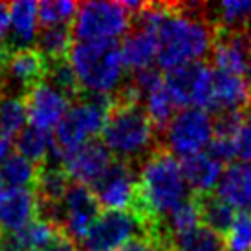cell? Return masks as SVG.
<instances>
[{"instance_id": "obj_1", "label": "cell", "mask_w": 251, "mask_h": 251, "mask_svg": "<svg viewBox=\"0 0 251 251\" xmlns=\"http://www.w3.org/2000/svg\"><path fill=\"white\" fill-rule=\"evenodd\" d=\"M203 4H167V11L156 28L158 61L165 72L202 63L211 53L216 29L205 15Z\"/></svg>"}, {"instance_id": "obj_2", "label": "cell", "mask_w": 251, "mask_h": 251, "mask_svg": "<svg viewBox=\"0 0 251 251\" xmlns=\"http://www.w3.org/2000/svg\"><path fill=\"white\" fill-rule=\"evenodd\" d=\"M185 200L189 187L180 161L165 149L147 156L138 173V200L132 209L145 226V233Z\"/></svg>"}, {"instance_id": "obj_3", "label": "cell", "mask_w": 251, "mask_h": 251, "mask_svg": "<svg viewBox=\"0 0 251 251\" xmlns=\"http://www.w3.org/2000/svg\"><path fill=\"white\" fill-rule=\"evenodd\" d=\"M79 88L88 96L110 98L125 84V64L118 42H74L66 57Z\"/></svg>"}, {"instance_id": "obj_4", "label": "cell", "mask_w": 251, "mask_h": 251, "mask_svg": "<svg viewBox=\"0 0 251 251\" xmlns=\"http://www.w3.org/2000/svg\"><path fill=\"white\" fill-rule=\"evenodd\" d=\"M101 136L106 151L128 163L145 160L156 147V128L140 105L114 103Z\"/></svg>"}, {"instance_id": "obj_5", "label": "cell", "mask_w": 251, "mask_h": 251, "mask_svg": "<svg viewBox=\"0 0 251 251\" xmlns=\"http://www.w3.org/2000/svg\"><path fill=\"white\" fill-rule=\"evenodd\" d=\"M112 106V99L103 96H88L70 105L53 136L57 158L72 152L77 147L96 141L99 134H103Z\"/></svg>"}, {"instance_id": "obj_6", "label": "cell", "mask_w": 251, "mask_h": 251, "mask_svg": "<svg viewBox=\"0 0 251 251\" xmlns=\"http://www.w3.org/2000/svg\"><path fill=\"white\" fill-rule=\"evenodd\" d=\"M132 15L121 2L92 0L79 6L72 33L84 42H118L130 29Z\"/></svg>"}, {"instance_id": "obj_7", "label": "cell", "mask_w": 251, "mask_h": 251, "mask_svg": "<svg viewBox=\"0 0 251 251\" xmlns=\"http://www.w3.org/2000/svg\"><path fill=\"white\" fill-rule=\"evenodd\" d=\"M215 138V119L203 108H181L171 119L163 130L165 151L173 154L176 160L191 158L200 152L209 151Z\"/></svg>"}, {"instance_id": "obj_8", "label": "cell", "mask_w": 251, "mask_h": 251, "mask_svg": "<svg viewBox=\"0 0 251 251\" xmlns=\"http://www.w3.org/2000/svg\"><path fill=\"white\" fill-rule=\"evenodd\" d=\"M141 235H145V226L134 211H105L81 244L83 251H119Z\"/></svg>"}, {"instance_id": "obj_9", "label": "cell", "mask_w": 251, "mask_h": 251, "mask_svg": "<svg viewBox=\"0 0 251 251\" xmlns=\"http://www.w3.org/2000/svg\"><path fill=\"white\" fill-rule=\"evenodd\" d=\"M213 74L215 70L203 63L185 64L175 70H169L165 79L171 98L176 106L181 108H203L209 112L211 94H213Z\"/></svg>"}, {"instance_id": "obj_10", "label": "cell", "mask_w": 251, "mask_h": 251, "mask_svg": "<svg viewBox=\"0 0 251 251\" xmlns=\"http://www.w3.org/2000/svg\"><path fill=\"white\" fill-rule=\"evenodd\" d=\"M99 215H101V205L94 191L86 185L74 183L59 205L57 226L61 224L64 235L75 242V240H83L88 235V231L92 229Z\"/></svg>"}, {"instance_id": "obj_11", "label": "cell", "mask_w": 251, "mask_h": 251, "mask_svg": "<svg viewBox=\"0 0 251 251\" xmlns=\"http://www.w3.org/2000/svg\"><path fill=\"white\" fill-rule=\"evenodd\" d=\"M101 207L106 211H130L138 200V175L132 163L112 161L110 167L92 187Z\"/></svg>"}, {"instance_id": "obj_12", "label": "cell", "mask_w": 251, "mask_h": 251, "mask_svg": "<svg viewBox=\"0 0 251 251\" xmlns=\"http://www.w3.org/2000/svg\"><path fill=\"white\" fill-rule=\"evenodd\" d=\"M130 83L140 94V103H143L141 108L147 114V118L151 119L156 132L158 130L163 132L171 123V119L175 118L176 108H178L165 86V79L156 68H149V70L134 74V79Z\"/></svg>"}, {"instance_id": "obj_13", "label": "cell", "mask_w": 251, "mask_h": 251, "mask_svg": "<svg viewBox=\"0 0 251 251\" xmlns=\"http://www.w3.org/2000/svg\"><path fill=\"white\" fill-rule=\"evenodd\" d=\"M24 103L29 126L51 132L64 119L72 99L44 79L24 96Z\"/></svg>"}, {"instance_id": "obj_14", "label": "cell", "mask_w": 251, "mask_h": 251, "mask_svg": "<svg viewBox=\"0 0 251 251\" xmlns=\"http://www.w3.org/2000/svg\"><path fill=\"white\" fill-rule=\"evenodd\" d=\"M48 61L37 51V48H22L4 51V83L9 86L7 94L13 90L24 96L33 86L46 79Z\"/></svg>"}, {"instance_id": "obj_15", "label": "cell", "mask_w": 251, "mask_h": 251, "mask_svg": "<svg viewBox=\"0 0 251 251\" xmlns=\"http://www.w3.org/2000/svg\"><path fill=\"white\" fill-rule=\"evenodd\" d=\"M63 169L68 178L75 180L79 185L94 187L99 178L105 175L112 163V154L99 141H90L83 147H77L72 152L61 156Z\"/></svg>"}, {"instance_id": "obj_16", "label": "cell", "mask_w": 251, "mask_h": 251, "mask_svg": "<svg viewBox=\"0 0 251 251\" xmlns=\"http://www.w3.org/2000/svg\"><path fill=\"white\" fill-rule=\"evenodd\" d=\"M215 70L240 77H251V41L246 31L216 29L211 50Z\"/></svg>"}, {"instance_id": "obj_17", "label": "cell", "mask_w": 251, "mask_h": 251, "mask_svg": "<svg viewBox=\"0 0 251 251\" xmlns=\"http://www.w3.org/2000/svg\"><path fill=\"white\" fill-rule=\"evenodd\" d=\"M39 218V202L31 189H11L0 200V235L24 229Z\"/></svg>"}, {"instance_id": "obj_18", "label": "cell", "mask_w": 251, "mask_h": 251, "mask_svg": "<svg viewBox=\"0 0 251 251\" xmlns=\"http://www.w3.org/2000/svg\"><path fill=\"white\" fill-rule=\"evenodd\" d=\"M39 2L19 0L9 4V29L4 51L31 48L39 35Z\"/></svg>"}, {"instance_id": "obj_19", "label": "cell", "mask_w": 251, "mask_h": 251, "mask_svg": "<svg viewBox=\"0 0 251 251\" xmlns=\"http://www.w3.org/2000/svg\"><path fill=\"white\" fill-rule=\"evenodd\" d=\"M215 70V68H213ZM251 99L250 79L215 70L209 112H244Z\"/></svg>"}, {"instance_id": "obj_20", "label": "cell", "mask_w": 251, "mask_h": 251, "mask_svg": "<svg viewBox=\"0 0 251 251\" xmlns=\"http://www.w3.org/2000/svg\"><path fill=\"white\" fill-rule=\"evenodd\" d=\"M216 196L237 213H251V165L233 163L224 171Z\"/></svg>"}, {"instance_id": "obj_21", "label": "cell", "mask_w": 251, "mask_h": 251, "mask_svg": "<svg viewBox=\"0 0 251 251\" xmlns=\"http://www.w3.org/2000/svg\"><path fill=\"white\" fill-rule=\"evenodd\" d=\"M181 173L187 187L198 196H207L215 191L224 175V163L209 151L181 160Z\"/></svg>"}, {"instance_id": "obj_22", "label": "cell", "mask_w": 251, "mask_h": 251, "mask_svg": "<svg viewBox=\"0 0 251 251\" xmlns=\"http://www.w3.org/2000/svg\"><path fill=\"white\" fill-rule=\"evenodd\" d=\"M119 51L125 68L134 74L149 70L154 68V63L158 61V39L152 31L136 28L123 37Z\"/></svg>"}, {"instance_id": "obj_23", "label": "cell", "mask_w": 251, "mask_h": 251, "mask_svg": "<svg viewBox=\"0 0 251 251\" xmlns=\"http://www.w3.org/2000/svg\"><path fill=\"white\" fill-rule=\"evenodd\" d=\"M17 154L22 158L37 163H48L50 158L55 156V140L51 132L35 128V126H26L19 136H17Z\"/></svg>"}, {"instance_id": "obj_24", "label": "cell", "mask_w": 251, "mask_h": 251, "mask_svg": "<svg viewBox=\"0 0 251 251\" xmlns=\"http://www.w3.org/2000/svg\"><path fill=\"white\" fill-rule=\"evenodd\" d=\"M205 9H209V15H207L209 22L218 29L240 31V28H246L251 15V2L226 0V2H216L211 6H205Z\"/></svg>"}, {"instance_id": "obj_25", "label": "cell", "mask_w": 251, "mask_h": 251, "mask_svg": "<svg viewBox=\"0 0 251 251\" xmlns=\"http://www.w3.org/2000/svg\"><path fill=\"white\" fill-rule=\"evenodd\" d=\"M37 51L41 53L48 63L63 61L68 57L74 46V33L68 26H50L39 29L37 35Z\"/></svg>"}, {"instance_id": "obj_26", "label": "cell", "mask_w": 251, "mask_h": 251, "mask_svg": "<svg viewBox=\"0 0 251 251\" xmlns=\"http://www.w3.org/2000/svg\"><path fill=\"white\" fill-rule=\"evenodd\" d=\"M171 251H227L226 238L216 231L198 226L171 240Z\"/></svg>"}, {"instance_id": "obj_27", "label": "cell", "mask_w": 251, "mask_h": 251, "mask_svg": "<svg viewBox=\"0 0 251 251\" xmlns=\"http://www.w3.org/2000/svg\"><path fill=\"white\" fill-rule=\"evenodd\" d=\"M28 112L24 98L17 94H2L0 96V136L17 138L26 128Z\"/></svg>"}, {"instance_id": "obj_28", "label": "cell", "mask_w": 251, "mask_h": 251, "mask_svg": "<svg viewBox=\"0 0 251 251\" xmlns=\"http://www.w3.org/2000/svg\"><path fill=\"white\" fill-rule=\"evenodd\" d=\"M198 209H200V220L203 222L205 227L226 235L231 224L237 216V211H233L226 202H222L218 196H198Z\"/></svg>"}, {"instance_id": "obj_29", "label": "cell", "mask_w": 251, "mask_h": 251, "mask_svg": "<svg viewBox=\"0 0 251 251\" xmlns=\"http://www.w3.org/2000/svg\"><path fill=\"white\" fill-rule=\"evenodd\" d=\"M200 209H198V202L195 200H185V202L181 203L180 207H176L173 213H169L165 216V220L163 224H158L160 226V231L163 233V237L167 238H175L178 235H183V233H187V231L195 229L200 226ZM171 246V242H169Z\"/></svg>"}, {"instance_id": "obj_30", "label": "cell", "mask_w": 251, "mask_h": 251, "mask_svg": "<svg viewBox=\"0 0 251 251\" xmlns=\"http://www.w3.org/2000/svg\"><path fill=\"white\" fill-rule=\"evenodd\" d=\"M37 165L21 154H13L4 163H0V180L4 181L7 191L11 189H29L35 183Z\"/></svg>"}, {"instance_id": "obj_31", "label": "cell", "mask_w": 251, "mask_h": 251, "mask_svg": "<svg viewBox=\"0 0 251 251\" xmlns=\"http://www.w3.org/2000/svg\"><path fill=\"white\" fill-rule=\"evenodd\" d=\"M79 4L72 0H44L39 2V22L42 28L68 26L74 22Z\"/></svg>"}, {"instance_id": "obj_32", "label": "cell", "mask_w": 251, "mask_h": 251, "mask_svg": "<svg viewBox=\"0 0 251 251\" xmlns=\"http://www.w3.org/2000/svg\"><path fill=\"white\" fill-rule=\"evenodd\" d=\"M46 81L50 84H53L55 88L66 94L70 99H74L79 94V83H77V77L72 70V66L68 64L66 59L63 61H53L48 63V72H46Z\"/></svg>"}, {"instance_id": "obj_33", "label": "cell", "mask_w": 251, "mask_h": 251, "mask_svg": "<svg viewBox=\"0 0 251 251\" xmlns=\"http://www.w3.org/2000/svg\"><path fill=\"white\" fill-rule=\"evenodd\" d=\"M224 238L227 251H251V213H237Z\"/></svg>"}, {"instance_id": "obj_34", "label": "cell", "mask_w": 251, "mask_h": 251, "mask_svg": "<svg viewBox=\"0 0 251 251\" xmlns=\"http://www.w3.org/2000/svg\"><path fill=\"white\" fill-rule=\"evenodd\" d=\"M227 140L231 141V147H233V158L238 160V163L251 165V114L244 112L240 125Z\"/></svg>"}, {"instance_id": "obj_35", "label": "cell", "mask_w": 251, "mask_h": 251, "mask_svg": "<svg viewBox=\"0 0 251 251\" xmlns=\"http://www.w3.org/2000/svg\"><path fill=\"white\" fill-rule=\"evenodd\" d=\"M119 251H171L169 248H165L163 244L152 240L147 235H141V237H136L134 240H130L128 244H125Z\"/></svg>"}, {"instance_id": "obj_36", "label": "cell", "mask_w": 251, "mask_h": 251, "mask_svg": "<svg viewBox=\"0 0 251 251\" xmlns=\"http://www.w3.org/2000/svg\"><path fill=\"white\" fill-rule=\"evenodd\" d=\"M44 251H79V248L75 246V242L68 238L64 233H57V237L53 238V242L46 248Z\"/></svg>"}, {"instance_id": "obj_37", "label": "cell", "mask_w": 251, "mask_h": 251, "mask_svg": "<svg viewBox=\"0 0 251 251\" xmlns=\"http://www.w3.org/2000/svg\"><path fill=\"white\" fill-rule=\"evenodd\" d=\"M9 29V4L0 2V41H6Z\"/></svg>"}, {"instance_id": "obj_38", "label": "cell", "mask_w": 251, "mask_h": 251, "mask_svg": "<svg viewBox=\"0 0 251 251\" xmlns=\"http://www.w3.org/2000/svg\"><path fill=\"white\" fill-rule=\"evenodd\" d=\"M13 140L11 138H6V136H0V163H4L7 158L13 156Z\"/></svg>"}, {"instance_id": "obj_39", "label": "cell", "mask_w": 251, "mask_h": 251, "mask_svg": "<svg viewBox=\"0 0 251 251\" xmlns=\"http://www.w3.org/2000/svg\"><path fill=\"white\" fill-rule=\"evenodd\" d=\"M2 84H4V51L0 50V90H2Z\"/></svg>"}, {"instance_id": "obj_40", "label": "cell", "mask_w": 251, "mask_h": 251, "mask_svg": "<svg viewBox=\"0 0 251 251\" xmlns=\"http://www.w3.org/2000/svg\"><path fill=\"white\" fill-rule=\"evenodd\" d=\"M7 193V189H6V185H4V181L0 180V200L4 198V195Z\"/></svg>"}, {"instance_id": "obj_41", "label": "cell", "mask_w": 251, "mask_h": 251, "mask_svg": "<svg viewBox=\"0 0 251 251\" xmlns=\"http://www.w3.org/2000/svg\"><path fill=\"white\" fill-rule=\"evenodd\" d=\"M246 35L250 37V41H251V15H250V19H248V24H246Z\"/></svg>"}, {"instance_id": "obj_42", "label": "cell", "mask_w": 251, "mask_h": 251, "mask_svg": "<svg viewBox=\"0 0 251 251\" xmlns=\"http://www.w3.org/2000/svg\"><path fill=\"white\" fill-rule=\"evenodd\" d=\"M250 92H251V77H250ZM250 103H251V99H250Z\"/></svg>"}]
</instances>
